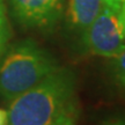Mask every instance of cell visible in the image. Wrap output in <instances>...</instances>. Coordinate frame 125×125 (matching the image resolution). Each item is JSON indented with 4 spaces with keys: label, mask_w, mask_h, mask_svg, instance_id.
I'll use <instances>...</instances> for the list:
<instances>
[{
    "label": "cell",
    "mask_w": 125,
    "mask_h": 125,
    "mask_svg": "<svg viewBox=\"0 0 125 125\" xmlns=\"http://www.w3.org/2000/svg\"><path fill=\"white\" fill-rule=\"evenodd\" d=\"M78 76L59 66L9 102L8 125H51L75 101Z\"/></svg>",
    "instance_id": "6da1fadb"
},
{
    "label": "cell",
    "mask_w": 125,
    "mask_h": 125,
    "mask_svg": "<svg viewBox=\"0 0 125 125\" xmlns=\"http://www.w3.org/2000/svg\"><path fill=\"white\" fill-rule=\"evenodd\" d=\"M59 66L58 59L32 40L8 46L0 59V98L10 102Z\"/></svg>",
    "instance_id": "7a4b0ae2"
},
{
    "label": "cell",
    "mask_w": 125,
    "mask_h": 125,
    "mask_svg": "<svg viewBox=\"0 0 125 125\" xmlns=\"http://www.w3.org/2000/svg\"><path fill=\"white\" fill-rule=\"evenodd\" d=\"M82 49L94 56L112 58L125 50V36L119 14L103 5L101 12L81 36Z\"/></svg>",
    "instance_id": "3957f363"
},
{
    "label": "cell",
    "mask_w": 125,
    "mask_h": 125,
    "mask_svg": "<svg viewBox=\"0 0 125 125\" xmlns=\"http://www.w3.org/2000/svg\"><path fill=\"white\" fill-rule=\"evenodd\" d=\"M16 22L27 29L52 30L62 20L65 0H7Z\"/></svg>",
    "instance_id": "277c9868"
},
{
    "label": "cell",
    "mask_w": 125,
    "mask_h": 125,
    "mask_svg": "<svg viewBox=\"0 0 125 125\" xmlns=\"http://www.w3.org/2000/svg\"><path fill=\"white\" fill-rule=\"evenodd\" d=\"M103 7L102 0H68L64 10L65 29L71 36L81 38Z\"/></svg>",
    "instance_id": "5b68a950"
},
{
    "label": "cell",
    "mask_w": 125,
    "mask_h": 125,
    "mask_svg": "<svg viewBox=\"0 0 125 125\" xmlns=\"http://www.w3.org/2000/svg\"><path fill=\"white\" fill-rule=\"evenodd\" d=\"M109 74L114 83L125 90V50L110 58Z\"/></svg>",
    "instance_id": "8992f818"
},
{
    "label": "cell",
    "mask_w": 125,
    "mask_h": 125,
    "mask_svg": "<svg viewBox=\"0 0 125 125\" xmlns=\"http://www.w3.org/2000/svg\"><path fill=\"white\" fill-rule=\"evenodd\" d=\"M10 36L12 30L7 15V6L5 0H0V59L8 48Z\"/></svg>",
    "instance_id": "52a82bcc"
},
{
    "label": "cell",
    "mask_w": 125,
    "mask_h": 125,
    "mask_svg": "<svg viewBox=\"0 0 125 125\" xmlns=\"http://www.w3.org/2000/svg\"><path fill=\"white\" fill-rule=\"evenodd\" d=\"M78 118H79V111H78L76 102H74L51 125H76Z\"/></svg>",
    "instance_id": "ba28073f"
},
{
    "label": "cell",
    "mask_w": 125,
    "mask_h": 125,
    "mask_svg": "<svg viewBox=\"0 0 125 125\" xmlns=\"http://www.w3.org/2000/svg\"><path fill=\"white\" fill-rule=\"evenodd\" d=\"M102 1H103V5H104V6H107V7L114 9V10L119 12L121 6L124 0H102Z\"/></svg>",
    "instance_id": "9c48e42d"
},
{
    "label": "cell",
    "mask_w": 125,
    "mask_h": 125,
    "mask_svg": "<svg viewBox=\"0 0 125 125\" xmlns=\"http://www.w3.org/2000/svg\"><path fill=\"white\" fill-rule=\"evenodd\" d=\"M118 14H119V19H121L122 27H123V31H124V36H125V0L123 1V4H122Z\"/></svg>",
    "instance_id": "30bf717a"
},
{
    "label": "cell",
    "mask_w": 125,
    "mask_h": 125,
    "mask_svg": "<svg viewBox=\"0 0 125 125\" xmlns=\"http://www.w3.org/2000/svg\"><path fill=\"white\" fill-rule=\"evenodd\" d=\"M0 125H8V112L0 108Z\"/></svg>",
    "instance_id": "8fae6325"
},
{
    "label": "cell",
    "mask_w": 125,
    "mask_h": 125,
    "mask_svg": "<svg viewBox=\"0 0 125 125\" xmlns=\"http://www.w3.org/2000/svg\"><path fill=\"white\" fill-rule=\"evenodd\" d=\"M102 125H125V119H116L111 122H105Z\"/></svg>",
    "instance_id": "7c38bea8"
}]
</instances>
